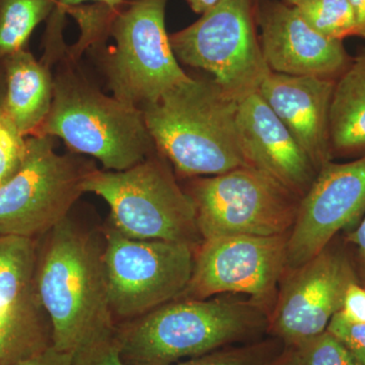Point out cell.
<instances>
[{"mask_svg":"<svg viewBox=\"0 0 365 365\" xmlns=\"http://www.w3.org/2000/svg\"><path fill=\"white\" fill-rule=\"evenodd\" d=\"M37 247L36 295L52 329V345L73 353L115 328L108 299L104 241L67 216Z\"/></svg>","mask_w":365,"mask_h":365,"instance_id":"1","label":"cell"},{"mask_svg":"<svg viewBox=\"0 0 365 365\" xmlns=\"http://www.w3.org/2000/svg\"><path fill=\"white\" fill-rule=\"evenodd\" d=\"M237 102L215 79L175 86L141 108L157 150L182 176H216L251 167L237 129Z\"/></svg>","mask_w":365,"mask_h":365,"instance_id":"2","label":"cell"},{"mask_svg":"<svg viewBox=\"0 0 365 365\" xmlns=\"http://www.w3.org/2000/svg\"><path fill=\"white\" fill-rule=\"evenodd\" d=\"M254 302L179 299L128 321L117 330L127 365H174L247 339L268 325Z\"/></svg>","mask_w":365,"mask_h":365,"instance_id":"3","label":"cell"},{"mask_svg":"<svg viewBox=\"0 0 365 365\" xmlns=\"http://www.w3.org/2000/svg\"><path fill=\"white\" fill-rule=\"evenodd\" d=\"M35 135L60 137L107 170H124L157 150L143 111L107 97L72 72L53 81L51 109Z\"/></svg>","mask_w":365,"mask_h":365,"instance_id":"4","label":"cell"},{"mask_svg":"<svg viewBox=\"0 0 365 365\" xmlns=\"http://www.w3.org/2000/svg\"><path fill=\"white\" fill-rule=\"evenodd\" d=\"M83 191L104 199L111 209V225L126 237L192 246L203 241L191 197L155 153L124 170L91 169Z\"/></svg>","mask_w":365,"mask_h":365,"instance_id":"5","label":"cell"},{"mask_svg":"<svg viewBox=\"0 0 365 365\" xmlns=\"http://www.w3.org/2000/svg\"><path fill=\"white\" fill-rule=\"evenodd\" d=\"M168 0H132L115 11L109 33L116 41L106 60L114 97L138 109L188 81L165 30Z\"/></svg>","mask_w":365,"mask_h":365,"instance_id":"6","label":"cell"},{"mask_svg":"<svg viewBox=\"0 0 365 365\" xmlns=\"http://www.w3.org/2000/svg\"><path fill=\"white\" fill-rule=\"evenodd\" d=\"M91 169L54 150L51 136L26 139L18 170L0 186V237L35 240L69 216Z\"/></svg>","mask_w":365,"mask_h":365,"instance_id":"7","label":"cell"},{"mask_svg":"<svg viewBox=\"0 0 365 365\" xmlns=\"http://www.w3.org/2000/svg\"><path fill=\"white\" fill-rule=\"evenodd\" d=\"M103 258L113 319L131 321L181 297L195 252L186 242L132 239L111 225L104 232Z\"/></svg>","mask_w":365,"mask_h":365,"instance_id":"8","label":"cell"},{"mask_svg":"<svg viewBox=\"0 0 365 365\" xmlns=\"http://www.w3.org/2000/svg\"><path fill=\"white\" fill-rule=\"evenodd\" d=\"M202 240L223 235H281L294 225L299 197L254 167L198 178L187 191Z\"/></svg>","mask_w":365,"mask_h":365,"instance_id":"9","label":"cell"},{"mask_svg":"<svg viewBox=\"0 0 365 365\" xmlns=\"http://www.w3.org/2000/svg\"><path fill=\"white\" fill-rule=\"evenodd\" d=\"M256 30V0H220L170 42L179 61L212 74L240 98L258 90L270 71Z\"/></svg>","mask_w":365,"mask_h":365,"instance_id":"10","label":"cell"},{"mask_svg":"<svg viewBox=\"0 0 365 365\" xmlns=\"http://www.w3.org/2000/svg\"><path fill=\"white\" fill-rule=\"evenodd\" d=\"M287 235H223L203 240L184 299L242 294L266 304L287 269Z\"/></svg>","mask_w":365,"mask_h":365,"instance_id":"11","label":"cell"},{"mask_svg":"<svg viewBox=\"0 0 365 365\" xmlns=\"http://www.w3.org/2000/svg\"><path fill=\"white\" fill-rule=\"evenodd\" d=\"M359 282L352 261L329 244L304 265L290 271L278 295L269 327L287 346H297L327 330L341 311L346 292Z\"/></svg>","mask_w":365,"mask_h":365,"instance_id":"12","label":"cell"},{"mask_svg":"<svg viewBox=\"0 0 365 365\" xmlns=\"http://www.w3.org/2000/svg\"><path fill=\"white\" fill-rule=\"evenodd\" d=\"M364 213L365 155L349 163H326L299 200L287 237V269L313 259Z\"/></svg>","mask_w":365,"mask_h":365,"instance_id":"13","label":"cell"},{"mask_svg":"<svg viewBox=\"0 0 365 365\" xmlns=\"http://www.w3.org/2000/svg\"><path fill=\"white\" fill-rule=\"evenodd\" d=\"M262 54L271 71L337 79L351 63L343 41L313 30L295 6L281 0H256Z\"/></svg>","mask_w":365,"mask_h":365,"instance_id":"14","label":"cell"},{"mask_svg":"<svg viewBox=\"0 0 365 365\" xmlns=\"http://www.w3.org/2000/svg\"><path fill=\"white\" fill-rule=\"evenodd\" d=\"M237 129L251 167L263 170L299 198L307 193L317 170L258 90L239 98Z\"/></svg>","mask_w":365,"mask_h":365,"instance_id":"15","label":"cell"},{"mask_svg":"<svg viewBox=\"0 0 365 365\" xmlns=\"http://www.w3.org/2000/svg\"><path fill=\"white\" fill-rule=\"evenodd\" d=\"M337 79L269 71L258 91L302 146L317 173L332 158L330 109Z\"/></svg>","mask_w":365,"mask_h":365,"instance_id":"16","label":"cell"},{"mask_svg":"<svg viewBox=\"0 0 365 365\" xmlns=\"http://www.w3.org/2000/svg\"><path fill=\"white\" fill-rule=\"evenodd\" d=\"M4 110L24 136L37 132L51 109L53 79L47 66L25 49L4 59Z\"/></svg>","mask_w":365,"mask_h":365,"instance_id":"17","label":"cell"},{"mask_svg":"<svg viewBox=\"0 0 365 365\" xmlns=\"http://www.w3.org/2000/svg\"><path fill=\"white\" fill-rule=\"evenodd\" d=\"M333 153L365 155V51L337 78L330 109Z\"/></svg>","mask_w":365,"mask_h":365,"instance_id":"18","label":"cell"},{"mask_svg":"<svg viewBox=\"0 0 365 365\" xmlns=\"http://www.w3.org/2000/svg\"><path fill=\"white\" fill-rule=\"evenodd\" d=\"M52 345L49 319L36 292L0 316V365H14Z\"/></svg>","mask_w":365,"mask_h":365,"instance_id":"19","label":"cell"},{"mask_svg":"<svg viewBox=\"0 0 365 365\" xmlns=\"http://www.w3.org/2000/svg\"><path fill=\"white\" fill-rule=\"evenodd\" d=\"M36 261L35 240L0 237V316L35 292Z\"/></svg>","mask_w":365,"mask_h":365,"instance_id":"20","label":"cell"},{"mask_svg":"<svg viewBox=\"0 0 365 365\" xmlns=\"http://www.w3.org/2000/svg\"><path fill=\"white\" fill-rule=\"evenodd\" d=\"M56 6L57 0H0V66L24 50L36 26Z\"/></svg>","mask_w":365,"mask_h":365,"instance_id":"21","label":"cell"},{"mask_svg":"<svg viewBox=\"0 0 365 365\" xmlns=\"http://www.w3.org/2000/svg\"><path fill=\"white\" fill-rule=\"evenodd\" d=\"M295 9L307 25L328 39L356 36L354 11L348 0H307Z\"/></svg>","mask_w":365,"mask_h":365,"instance_id":"22","label":"cell"},{"mask_svg":"<svg viewBox=\"0 0 365 365\" xmlns=\"http://www.w3.org/2000/svg\"><path fill=\"white\" fill-rule=\"evenodd\" d=\"M295 347L304 365H361L351 351L328 331Z\"/></svg>","mask_w":365,"mask_h":365,"instance_id":"23","label":"cell"},{"mask_svg":"<svg viewBox=\"0 0 365 365\" xmlns=\"http://www.w3.org/2000/svg\"><path fill=\"white\" fill-rule=\"evenodd\" d=\"M277 354L275 345L265 342L235 349L213 351L174 365H268Z\"/></svg>","mask_w":365,"mask_h":365,"instance_id":"24","label":"cell"},{"mask_svg":"<svg viewBox=\"0 0 365 365\" xmlns=\"http://www.w3.org/2000/svg\"><path fill=\"white\" fill-rule=\"evenodd\" d=\"M25 153V136L0 107V186L20 168Z\"/></svg>","mask_w":365,"mask_h":365,"instance_id":"25","label":"cell"},{"mask_svg":"<svg viewBox=\"0 0 365 365\" xmlns=\"http://www.w3.org/2000/svg\"><path fill=\"white\" fill-rule=\"evenodd\" d=\"M72 354V365H127L120 352L116 328L91 338Z\"/></svg>","mask_w":365,"mask_h":365,"instance_id":"26","label":"cell"},{"mask_svg":"<svg viewBox=\"0 0 365 365\" xmlns=\"http://www.w3.org/2000/svg\"><path fill=\"white\" fill-rule=\"evenodd\" d=\"M326 331L337 337L360 364L365 365V324L348 321L338 312L331 319Z\"/></svg>","mask_w":365,"mask_h":365,"instance_id":"27","label":"cell"},{"mask_svg":"<svg viewBox=\"0 0 365 365\" xmlns=\"http://www.w3.org/2000/svg\"><path fill=\"white\" fill-rule=\"evenodd\" d=\"M340 313L348 321L365 324V288L359 282L348 287Z\"/></svg>","mask_w":365,"mask_h":365,"instance_id":"28","label":"cell"},{"mask_svg":"<svg viewBox=\"0 0 365 365\" xmlns=\"http://www.w3.org/2000/svg\"><path fill=\"white\" fill-rule=\"evenodd\" d=\"M73 354L71 352H64L57 350L53 345L45 348L42 351L36 353L14 365H72Z\"/></svg>","mask_w":365,"mask_h":365,"instance_id":"29","label":"cell"},{"mask_svg":"<svg viewBox=\"0 0 365 365\" xmlns=\"http://www.w3.org/2000/svg\"><path fill=\"white\" fill-rule=\"evenodd\" d=\"M347 241L356 248L359 265L365 278V217L360 222L356 230L348 235Z\"/></svg>","mask_w":365,"mask_h":365,"instance_id":"30","label":"cell"},{"mask_svg":"<svg viewBox=\"0 0 365 365\" xmlns=\"http://www.w3.org/2000/svg\"><path fill=\"white\" fill-rule=\"evenodd\" d=\"M268 365H304L302 355L295 346H287V349L278 353Z\"/></svg>","mask_w":365,"mask_h":365,"instance_id":"31","label":"cell"},{"mask_svg":"<svg viewBox=\"0 0 365 365\" xmlns=\"http://www.w3.org/2000/svg\"><path fill=\"white\" fill-rule=\"evenodd\" d=\"M354 11L356 36L365 39V0H348Z\"/></svg>","mask_w":365,"mask_h":365,"instance_id":"32","label":"cell"},{"mask_svg":"<svg viewBox=\"0 0 365 365\" xmlns=\"http://www.w3.org/2000/svg\"><path fill=\"white\" fill-rule=\"evenodd\" d=\"M86 1H96L112 9H119L124 4V0H57V6L66 11L68 7L76 6Z\"/></svg>","mask_w":365,"mask_h":365,"instance_id":"33","label":"cell"},{"mask_svg":"<svg viewBox=\"0 0 365 365\" xmlns=\"http://www.w3.org/2000/svg\"><path fill=\"white\" fill-rule=\"evenodd\" d=\"M186 1L194 13L202 16V14L213 9L220 0H186Z\"/></svg>","mask_w":365,"mask_h":365,"instance_id":"34","label":"cell"},{"mask_svg":"<svg viewBox=\"0 0 365 365\" xmlns=\"http://www.w3.org/2000/svg\"><path fill=\"white\" fill-rule=\"evenodd\" d=\"M2 81H6V74H2L1 71H0V106L4 107V97H6V91H4V86H2Z\"/></svg>","mask_w":365,"mask_h":365,"instance_id":"35","label":"cell"},{"mask_svg":"<svg viewBox=\"0 0 365 365\" xmlns=\"http://www.w3.org/2000/svg\"><path fill=\"white\" fill-rule=\"evenodd\" d=\"M281 1L284 2L288 6H295L297 4H302V2L307 1V0H281Z\"/></svg>","mask_w":365,"mask_h":365,"instance_id":"36","label":"cell"}]
</instances>
